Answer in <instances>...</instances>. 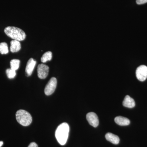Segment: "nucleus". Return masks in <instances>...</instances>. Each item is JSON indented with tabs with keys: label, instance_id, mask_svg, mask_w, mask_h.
Wrapping results in <instances>:
<instances>
[{
	"label": "nucleus",
	"instance_id": "nucleus-1",
	"mask_svg": "<svg viewBox=\"0 0 147 147\" xmlns=\"http://www.w3.org/2000/svg\"><path fill=\"white\" fill-rule=\"evenodd\" d=\"M69 131V126L66 123L61 124L56 129L55 137L58 142L61 145H64L66 143Z\"/></svg>",
	"mask_w": 147,
	"mask_h": 147
},
{
	"label": "nucleus",
	"instance_id": "nucleus-2",
	"mask_svg": "<svg viewBox=\"0 0 147 147\" xmlns=\"http://www.w3.org/2000/svg\"><path fill=\"white\" fill-rule=\"evenodd\" d=\"M5 34L15 40L22 41L26 38V34L25 32L16 27L8 26L6 27L4 30Z\"/></svg>",
	"mask_w": 147,
	"mask_h": 147
},
{
	"label": "nucleus",
	"instance_id": "nucleus-3",
	"mask_svg": "<svg viewBox=\"0 0 147 147\" xmlns=\"http://www.w3.org/2000/svg\"><path fill=\"white\" fill-rule=\"evenodd\" d=\"M16 117L18 123L24 126H28L32 121L30 114L25 110H20L17 111Z\"/></svg>",
	"mask_w": 147,
	"mask_h": 147
},
{
	"label": "nucleus",
	"instance_id": "nucleus-4",
	"mask_svg": "<svg viewBox=\"0 0 147 147\" xmlns=\"http://www.w3.org/2000/svg\"><path fill=\"white\" fill-rule=\"evenodd\" d=\"M57 86V80L55 77H52L48 82L45 87L44 92L47 96L53 94L56 89Z\"/></svg>",
	"mask_w": 147,
	"mask_h": 147
},
{
	"label": "nucleus",
	"instance_id": "nucleus-5",
	"mask_svg": "<svg viewBox=\"0 0 147 147\" xmlns=\"http://www.w3.org/2000/svg\"><path fill=\"white\" fill-rule=\"evenodd\" d=\"M137 79L141 82H144L147 78V67L145 65H140L136 71Z\"/></svg>",
	"mask_w": 147,
	"mask_h": 147
},
{
	"label": "nucleus",
	"instance_id": "nucleus-6",
	"mask_svg": "<svg viewBox=\"0 0 147 147\" xmlns=\"http://www.w3.org/2000/svg\"><path fill=\"white\" fill-rule=\"evenodd\" d=\"M49 67L48 66L43 64H40L37 67L38 76L40 79H45L48 76Z\"/></svg>",
	"mask_w": 147,
	"mask_h": 147
},
{
	"label": "nucleus",
	"instance_id": "nucleus-7",
	"mask_svg": "<svg viewBox=\"0 0 147 147\" xmlns=\"http://www.w3.org/2000/svg\"><path fill=\"white\" fill-rule=\"evenodd\" d=\"M86 119L88 122L91 125L94 127H96L99 124L98 117L96 113L90 112L88 113L86 115Z\"/></svg>",
	"mask_w": 147,
	"mask_h": 147
},
{
	"label": "nucleus",
	"instance_id": "nucleus-8",
	"mask_svg": "<svg viewBox=\"0 0 147 147\" xmlns=\"http://www.w3.org/2000/svg\"><path fill=\"white\" fill-rule=\"evenodd\" d=\"M36 64V61L33 58H30L28 61L26 68V73L27 76H30L31 75Z\"/></svg>",
	"mask_w": 147,
	"mask_h": 147
},
{
	"label": "nucleus",
	"instance_id": "nucleus-9",
	"mask_svg": "<svg viewBox=\"0 0 147 147\" xmlns=\"http://www.w3.org/2000/svg\"><path fill=\"white\" fill-rule=\"evenodd\" d=\"M116 123L121 126H126L130 123V121L129 119L122 116L117 117L115 119Z\"/></svg>",
	"mask_w": 147,
	"mask_h": 147
},
{
	"label": "nucleus",
	"instance_id": "nucleus-10",
	"mask_svg": "<svg viewBox=\"0 0 147 147\" xmlns=\"http://www.w3.org/2000/svg\"><path fill=\"white\" fill-rule=\"evenodd\" d=\"M123 105L127 108H133L135 106V102L133 98L130 97L129 96L127 95L124 99Z\"/></svg>",
	"mask_w": 147,
	"mask_h": 147
},
{
	"label": "nucleus",
	"instance_id": "nucleus-11",
	"mask_svg": "<svg viewBox=\"0 0 147 147\" xmlns=\"http://www.w3.org/2000/svg\"><path fill=\"white\" fill-rule=\"evenodd\" d=\"M21 45L19 41L18 40H11L10 42V50L11 53H16L21 50Z\"/></svg>",
	"mask_w": 147,
	"mask_h": 147
},
{
	"label": "nucleus",
	"instance_id": "nucleus-12",
	"mask_svg": "<svg viewBox=\"0 0 147 147\" xmlns=\"http://www.w3.org/2000/svg\"><path fill=\"white\" fill-rule=\"evenodd\" d=\"M105 138L108 141L114 144H118L120 141L118 136L109 132L107 133L105 135Z\"/></svg>",
	"mask_w": 147,
	"mask_h": 147
},
{
	"label": "nucleus",
	"instance_id": "nucleus-13",
	"mask_svg": "<svg viewBox=\"0 0 147 147\" xmlns=\"http://www.w3.org/2000/svg\"><path fill=\"white\" fill-rule=\"evenodd\" d=\"M52 52L50 51H48L46 52L42 55V57L41 58V61L42 63L46 62L47 61H50L52 60L53 57Z\"/></svg>",
	"mask_w": 147,
	"mask_h": 147
},
{
	"label": "nucleus",
	"instance_id": "nucleus-14",
	"mask_svg": "<svg viewBox=\"0 0 147 147\" xmlns=\"http://www.w3.org/2000/svg\"><path fill=\"white\" fill-rule=\"evenodd\" d=\"M20 63V60L16 59H14L11 61L10 63L11 69L14 71H16L19 68Z\"/></svg>",
	"mask_w": 147,
	"mask_h": 147
},
{
	"label": "nucleus",
	"instance_id": "nucleus-15",
	"mask_svg": "<svg viewBox=\"0 0 147 147\" xmlns=\"http://www.w3.org/2000/svg\"><path fill=\"white\" fill-rule=\"evenodd\" d=\"M9 53L8 46L6 42L0 43V53L2 55H6Z\"/></svg>",
	"mask_w": 147,
	"mask_h": 147
},
{
	"label": "nucleus",
	"instance_id": "nucleus-16",
	"mask_svg": "<svg viewBox=\"0 0 147 147\" xmlns=\"http://www.w3.org/2000/svg\"><path fill=\"white\" fill-rule=\"evenodd\" d=\"M7 77L9 79H13L16 75V71L13 70L11 69H7L6 71Z\"/></svg>",
	"mask_w": 147,
	"mask_h": 147
},
{
	"label": "nucleus",
	"instance_id": "nucleus-17",
	"mask_svg": "<svg viewBox=\"0 0 147 147\" xmlns=\"http://www.w3.org/2000/svg\"><path fill=\"white\" fill-rule=\"evenodd\" d=\"M136 3L138 5L144 4L147 3V0H137Z\"/></svg>",
	"mask_w": 147,
	"mask_h": 147
},
{
	"label": "nucleus",
	"instance_id": "nucleus-18",
	"mask_svg": "<svg viewBox=\"0 0 147 147\" xmlns=\"http://www.w3.org/2000/svg\"><path fill=\"white\" fill-rule=\"evenodd\" d=\"M28 147H38L37 144L35 142H32L30 145H29Z\"/></svg>",
	"mask_w": 147,
	"mask_h": 147
},
{
	"label": "nucleus",
	"instance_id": "nucleus-19",
	"mask_svg": "<svg viewBox=\"0 0 147 147\" xmlns=\"http://www.w3.org/2000/svg\"><path fill=\"white\" fill-rule=\"evenodd\" d=\"M3 142H2V141H1V142H0V147H1L2 146H3Z\"/></svg>",
	"mask_w": 147,
	"mask_h": 147
}]
</instances>
